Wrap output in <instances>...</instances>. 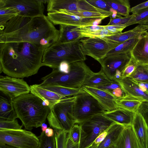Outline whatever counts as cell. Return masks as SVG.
<instances>
[{"label":"cell","mask_w":148,"mask_h":148,"mask_svg":"<svg viewBox=\"0 0 148 148\" xmlns=\"http://www.w3.org/2000/svg\"><path fill=\"white\" fill-rule=\"evenodd\" d=\"M60 34L59 30L45 15L32 18L17 15L0 31V42H26L46 49L58 42Z\"/></svg>","instance_id":"6da1fadb"},{"label":"cell","mask_w":148,"mask_h":148,"mask_svg":"<svg viewBox=\"0 0 148 148\" xmlns=\"http://www.w3.org/2000/svg\"><path fill=\"white\" fill-rule=\"evenodd\" d=\"M45 49L26 42H0V66L9 76L27 77L37 73L42 66Z\"/></svg>","instance_id":"7a4b0ae2"},{"label":"cell","mask_w":148,"mask_h":148,"mask_svg":"<svg viewBox=\"0 0 148 148\" xmlns=\"http://www.w3.org/2000/svg\"><path fill=\"white\" fill-rule=\"evenodd\" d=\"M18 118L27 130L41 127L47 119L50 109L42 99L30 93L24 94L13 99Z\"/></svg>","instance_id":"3957f363"},{"label":"cell","mask_w":148,"mask_h":148,"mask_svg":"<svg viewBox=\"0 0 148 148\" xmlns=\"http://www.w3.org/2000/svg\"><path fill=\"white\" fill-rule=\"evenodd\" d=\"M79 40L65 43L56 42L44 50L42 65L58 69L64 61L69 64L86 59L80 46Z\"/></svg>","instance_id":"277c9868"},{"label":"cell","mask_w":148,"mask_h":148,"mask_svg":"<svg viewBox=\"0 0 148 148\" xmlns=\"http://www.w3.org/2000/svg\"><path fill=\"white\" fill-rule=\"evenodd\" d=\"M93 73L84 61L77 62L70 64V70L68 73L53 69L50 73L41 79V84L79 89Z\"/></svg>","instance_id":"5b68a950"},{"label":"cell","mask_w":148,"mask_h":148,"mask_svg":"<svg viewBox=\"0 0 148 148\" xmlns=\"http://www.w3.org/2000/svg\"><path fill=\"white\" fill-rule=\"evenodd\" d=\"M75 95L65 97L54 104L50 109L47 119L50 127L54 131H63L69 133L76 123L73 115Z\"/></svg>","instance_id":"8992f818"},{"label":"cell","mask_w":148,"mask_h":148,"mask_svg":"<svg viewBox=\"0 0 148 148\" xmlns=\"http://www.w3.org/2000/svg\"><path fill=\"white\" fill-rule=\"evenodd\" d=\"M115 123L103 114H98L78 124L81 128L79 148L88 147L100 134Z\"/></svg>","instance_id":"52a82bcc"},{"label":"cell","mask_w":148,"mask_h":148,"mask_svg":"<svg viewBox=\"0 0 148 148\" xmlns=\"http://www.w3.org/2000/svg\"><path fill=\"white\" fill-rule=\"evenodd\" d=\"M106 111L92 95L85 92L75 95L73 115L76 123L79 124L92 116L103 114Z\"/></svg>","instance_id":"ba28073f"},{"label":"cell","mask_w":148,"mask_h":148,"mask_svg":"<svg viewBox=\"0 0 148 148\" xmlns=\"http://www.w3.org/2000/svg\"><path fill=\"white\" fill-rule=\"evenodd\" d=\"M0 144L17 148H39L38 137L32 132L26 130H0Z\"/></svg>","instance_id":"9c48e42d"},{"label":"cell","mask_w":148,"mask_h":148,"mask_svg":"<svg viewBox=\"0 0 148 148\" xmlns=\"http://www.w3.org/2000/svg\"><path fill=\"white\" fill-rule=\"evenodd\" d=\"M45 0H0V7H11L18 15L32 18L44 15Z\"/></svg>","instance_id":"30bf717a"},{"label":"cell","mask_w":148,"mask_h":148,"mask_svg":"<svg viewBox=\"0 0 148 148\" xmlns=\"http://www.w3.org/2000/svg\"><path fill=\"white\" fill-rule=\"evenodd\" d=\"M79 41L84 54L98 62L105 57L110 50L119 45L102 38H87L80 39Z\"/></svg>","instance_id":"8fae6325"},{"label":"cell","mask_w":148,"mask_h":148,"mask_svg":"<svg viewBox=\"0 0 148 148\" xmlns=\"http://www.w3.org/2000/svg\"><path fill=\"white\" fill-rule=\"evenodd\" d=\"M47 3L48 12H55L60 10L74 11L107 12L93 6L86 0H48Z\"/></svg>","instance_id":"7c38bea8"},{"label":"cell","mask_w":148,"mask_h":148,"mask_svg":"<svg viewBox=\"0 0 148 148\" xmlns=\"http://www.w3.org/2000/svg\"><path fill=\"white\" fill-rule=\"evenodd\" d=\"M131 57L130 52L112 54L106 56L98 62L101 65V69L110 79L112 80L116 73H122Z\"/></svg>","instance_id":"4fadbf2b"},{"label":"cell","mask_w":148,"mask_h":148,"mask_svg":"<svg viewBox=\"0 0 148 148\" xmlns=\"http://www.w3.org/2000/svg\"><path fill=\"white\" fill-rule=\"evenodd\" d=\"M0 90L13 99L22 95L29 93L30 88L22 79L1 75Z\"/></svg>","instance_id":"5bb4252c"},{"label":"cell","mask_w":148,"mask_h":148,"mask_svg":"<svg viewBox=\"0 0 148 148\" xmlns=\"http://www.w3.org/2000/svg\"><path fill=\"white\" fill-rule=\"evenodd\" d=\"M47 17L54 25H66L78 27L93 25L98 18H82L61 11L48 12Z\"/></svg>","instance_id":"9a60e30c"},{"label":"cell","mask_w":148,"mask_h":148,"mask_svg":"<svg viewBox=\"0 0 148 148\" xmlns=\"http://www.w3.org/2000/svg\"><path fill=\"white\" fill-rule=\"evenodd\" d=\"M82 88L94 97L106 111H112L118 108L115 101L116 98L108 92L87 86H83Z\"/></svg>","instance_id":"2e32d148"},{"label":"cell","mask_w":148,"mask_h":148,"mask_svg":"<svg viewBox=\"0 0 148 148\" xmlns=\"http://www.w3.org/2000/svg\"><path fill=\"white\" fill-rule=\"evenodd\" d=\"M114 146V148H143L132 125L125 127Z\"/></svg>","instance_id":"e0dca14e"},{"label":"cell","mask_w":148,"mask_h":148,"mask_svg":"<svg viewBox=\"0 0 148 148\" xmlns=\"http://www.w3.org/2000/svg\"><path fill=\"white\" fill-rule=\"evenodd\" d=\"M148 30V25H138L133 29L120 34L101 38L108 42L119 45L130 39H139L141 35Z\"/></svg>","instance_id":"ac0fdd59"},{"label":"cell","mask_w":148,"mask_h":148,"mask_svg":"<svg viewBox=\"0 0 148 148\" xmlns=\"http://www.w3.org/2000/svg\"><path fill=\"white\" fill-rule=\"evenodd\" d=\"M132 56L138 64L148 65V32L143 34L130 52Z\"/></svg>","instance_id":"d6986e66"},{"label":"cell","mask_w":148,"mask_h":148,"mask_svg":"<svg viewBox=\"0 0 148 148\" xmlns=\"http://www.w3.org/2000/svg\"><path fill=\"white\" fill-rule=\"evenodd\" d=\"M132 125L143 148H148V126L143 117L137 112Z\"/></svg>","instance_id":"ffe728a7"},{"label":"cell","mask_w":148,"mask_h":148,"mask_svg":"<svg viewBox=\"0 0 148 148\" xmlns=\"http://www.w3.org/2000/svg\"><path fill=\"white\" fill-rule=\"evenodd\" d=\"M30 86L31 93L42 99L50 109L54 104L65 97L58 93L42 88L38 84Z\"/></svg>","instance_id":"44dd1931"},{"label":"cell","mask_w":148,"mask_h":148,"mask_svg":"<svg viewBox=\"0 0 148 148\" xmlns=\"http://www.w3.org/2000/svg\"><path fill=\"white\" fill-rule=\"evenodd\" d=\"M135 113L118 108L112 111H106L103 114L114 122L125 126L132 125Z\"/></svg>","instance_id":"7402d4cb"},{"label":"cell","mask_w":148,"mask_h":148,"mask_svg":"<svg viewBox=\"0 0 148 148\" xmlns=\"http://www.w3.org/2000/svg\"><path fill=\"white\" fill-rule=\"evenodd\" d=\"M117 81L126 94L140 98L144 101L148 102V93L141 90L139 86L130 78L121 77Z\"/></svg>","instance_id":"603a6c76"},{"label":"cell","mask_w":148,"mask_h":148,"mask_svg":"<svg viewBox=\"0 0 148 148\" xmlns=\"http://www.w3.org/2000/svg\"><path fill=\"white\" fill-rule=\"evenodd\" d=\"M13 99L0 91V119L12 120L18 118L13 106Z\"/></svg>","instance_id":"cb8c5ba5"},{"label":"cell","mask_w":148,"mask_h":148,"mask_svg":"<svg viewBox=\"0 0 148 148\" xmlns=\"http://www.w3.org/2000/svg\"><path fill=\"white\" fill-rule=\"evenodd\" d=\"M59 38L56 42L65 43L79 40L82 38L79 27L60 25Z\"/></svg>","instance_id":"d4e9b609"},{"label":"cell","mask_w":148,"mask_h":148,"mask_svg":"<svg viewBox=\"0 0 148 148\" xmlns=\"http://www.w3.org/2000/svg\"><path fill=\"white\" fill-rule=\"evenodd\" d=\"M125 127L116 123L112 125L108 128L107 135L97 148H108L114 145Z\"/></svg>","instance_id":"484cf974"},{"label":"cell","mask_w":148,"mask_h":148,"mask_svg":"<svg viewBox=\"0 0 148 148\" xmlns=\"http://www.w3.org/2000/svg\"><path fill=\"white\" fill-rule=\"evenodd\" d=\"M115 101L118 108H123L136 113L144 101L142 99L128 94L123 97L116 99Z\"/></svg>","instance_id":"4316f807"},{"label":"cell","mask_w":148,"mask_h":148,"mask_svg":"<svg viewBox=\"0 0 148 148\" xmlns=\"http://www.w3.org/2000/svg\"><path fill=\"white\" fill-rule=\"evenodd\" d=\"M42 88L60 95L65 97L75 96L85 91L81 88L79 89L72 88L54 85L38 84Z\"/></svg>","instance_id":"83f0119b"},{"label":"cell","mask_w":148,"mask_h":148,"mask_svg":"<svg viewBox=\"0 0 148 148\" xmlns=\"http://www.w3.org/2000/svg\"><path fill=\"white\" fill-rule=\"evenodd\" d=\"M112 81L101 69L98 72L94 73L86 81L83 86L94 87L110 83Z\"/></svg>","instance_id":"f1b7e54d"},{"label":"cell","mask_w":148,"mask_h":148,"mask_svg":"<svg viewBox=\"0 0 148 148\" xmlns=\"http://www.w3.org/2000/svg\"><path fill=\"white\" fill-rule=\"evenodd\" d=\"M106 2L118 14L125 16L130 15L131 8L129 0H105Z\"/></svg>","instance_id":"f546056e"},{"label":"cell","mask_w":148,"mask_h":148,"mask_svg":"<svg viewBox=\"0 0 148 148\" xmlns=\"http://www.w3.org/2000/svg\"><path fill=\"white\" fill-rule=\"evenodd\" d=\"M59 11L82 18H96L102 19L110 16L112 14V12H100L88 11H74L66 10H60L58 11Z\"/></svg>","instance_id":"4dcf8cb0"},{"label":"cell","mask_w":148,"mask_h":148,"mask_svg":"<svg viewBox=\"0 0 148 148\" xmlns=\"http://www.w3.org/2000/svg\"><path fill=\"white\" fill-rule=\"evenodd\" d=\"M139 39L134 38L125 41L110 50L106 56L118 54L126 53L132 50Z\"/></svg>","instance_id":"1f68e13d"},{"label":"cell","mask_w":148,"mask_h":148,"mask_svg":"<svg viewBox=\"0 0 148 148\" xmlns=\"http://www.w3.org/2000/svg\"><path fill=\"white\" fill-rule=\"evenodd\" d=\"M18 14V12L13 8L0 7V31L4 29L9 21Z\"/></svg>","instance_id":"d6a6232c"},{"label":"cell","mask_w":148,"mask_h":148,"mask_svg":"<svg viewBox=\"0 0 148 148\" xmlns=\"http://www.w3.org/2000/svg\"><path fill=\"white\" fill-rule=\"evenodd\" d=\"M133 14V16L125 25L127 27L136 24L146 25L148 23V8L140 10Z\"/></svg>","instance_id":"836d02e7"},{"label":"cell","mask_w":148,"mask_h":148,"mask_svg":"<svg viewBox=\"0 0 148 148\" xmlns=\"http://www.w3.org/2000/svg\"><path fill=\"white\" fill-rule=\"evenodd\" d=\"M136 81L148 82V65H138L136 69L128 77Z\"/></svg>","instance_id":"e575fe53"},{"label":"cell","mask_w":148,"mask_h":148,"mask_svg":"<svg viewBox=\"0 0 148 148\" xmlns=\"http://www.w3.org/2000/svg\"><path fill=\"white\" fill-rule=\"evenodd\" d=\"M38 137L40 141L39 148H57L55 134L49 137L46 136L45 132H42Z\"/></svg>","instance_id":"d590c367"},{"label":"cell","mask_w":148,"mask_h":148,"mask_svg":"<svg viewBox=\"0 0 148 148\" xmlns=\"http://www.w3.org/2000/svg\"><path fill=\"white\" fill-rule=\"evenodd\" d=\"M23 125H20L16 119L10 120L0 119V130L21 129Z\"/></svg>","instance_id":"8d00e7d4"},{"label":"cell","mask_w":148,"mask_h":148,"mask_svg":"<svg viewBox=\"0 0 148 148\" xmlns=\"http://www.w3.org/2000/svg\"><path fill=\"white\" fill-rule=\"evenodd\" d=\"M81 134V128L78 124H74L68 133V136L75 144L79 145Z\"/></svg>","instance_id":"74e56055"},{"label":"cell","mask_w":148,"mask_h":148,"mask_svg":"<svg viewBox=\"0 0 148 148\" xmlns=\"http://www.w3.org/2000/svg\"><path fill=\"white\" fill-rule=\"evenodd\" d=\"M57 148H66L68 133L63 131H54Z\"/></svg>","instance_id":"f35d334b"},{"label":"cell","mask_w":148,"mask_h":148,"mask_svg":"<svg viewBox=\"0 0 148 148\" xmlns=\"http://www.w3.org/2000/svg\"><path fill=\"white\" fill-rule=\"evenodd\" d=\"M137 62L132 57L121 73V77H128L135 70L138 65Z\"/></svg>","instance_id":"ab89813d"},{"label":"cell","mask_w":148,"mask_h":148,"mask_svg":"<svg viewBox=\"0 0 148 148\" xmlns=\"http://www.w3.org/2000/svg\"><path fill=\"white\" fill-rule=\"evenodd\" d=\"M114 35H115L114 34L106 29L103 28L97 31L84 34L82 35L81 37L82 38L84 37L101 38Z\"/></svg>","instance_id":"60d3db41"},{"label":"cell","mask_w":148,"mask_h":148,"mask_svg":"<svg viewBox=\"0 0 148 148\" xmlns=\"http://www.w3.org/2000/svg\"><path fill=\"white\" fill-rule=\"evenodd\" d=\"M87 1L90 4L96 8L106 11L112 12L114 10L104 0H88Z\"/></svg>","instance_id":"b9f144b4"},{"label":"cell","mask_w":148,"mask_h":148,"mask_svg":"<svg viewBox=\"0 0 148 148\" xmlns=\"http://www.w3.org/2000/svg\"><path fill=\"white\" fill-rule=\"evenodd\" d=\"M81 37L82 35L103 29V25H92L79 27ZM82 38V37H81Z\"/></svg>","instance_id":"7bdbcfd3"},{"label":"cell","mask_w":148,"mask_h":148,"mask_svg":"<svg viewBox=\"0 0 148 148\" xmlns=\"http://www.w3.org/2000/svg\"><path fill=\"white\" fill-rule=\"evenodd\" d=\"M133 15L132 14L129 16L122 17V16L114 19L110 18V22L108 25H125L130 19Z\"/></svg>","instance_id":"ee69618b"},{"label":"cell","mask_w":148,"mask_h":148,"mask_svg":"<svg viewBox=\"0 0 148 148\" xmlns=\"http://www.w3.org/2000/svg\"><path fill=\"white\" fill-rule=\"evenodd\" d=\"M94 88L102 90L110 91L122 87L118 82L114 80H112V82L110 83L97 86Z\"/></svg>","instance_id":"f6af8a7d"},{"label":"cell","mask_w":148,"mask_h":148,"mask_svg":"<svg viewBox=\"0 0 148 148\" xmlns=\"http://www.w3.org/2000/svg\"><path fill=\"white\" fill-rule=\"evenodd\" d=\"M137 112L142 116L148 126V102L143 101Z\"/></svg>","instance_id":"bcb514c9"},{"label":"cell","mask_w":148,"mask_h":148,"mask_svg":"<svg viewBox=\"0 0 148 148\" xmlns=\"http://www.w3.org/2000/svg\"><path fill=\"white\" fill-rule=\"evenodd\" d=\"M104 28L106 29L115 35L122 33L123 30L127 27L125 25H103Z\"/></svg>","instance_id":"7dc6e473"},{"label":"cell","mask_w":148,"mask_h":148,"mask_svg":"<svg viewBox=\"0 0 148 148\" xmlns=\"http://www.w3.org/2000/svg\"><path fill=\"white\" fill-rule=\"evenodd\" d=\"M108 128L100 134L88 148H97L107 135Z\"/></svg>","instance_id":"c3c4849f"},{"label":"cell","mask_w":148,"mask_h":148,"mask_svg":"<svg viewBox=\"0 0 148 148\" xmlns=\"http://www.w3.org/2000/svg\"><path fill=\"white\" fill-rule=\"evenodd\" d=\"M107 91L111 93L116 99L123 97L125 96L127 94L124 92L122 88H116L111 91Z\"/></svg>","instance_id":"681fc988"},{"label":"cell","mask_w":148,"mask_h":148,"mask_svg":"<svg viewBox=\"0 0 148 148\" xmlns=\"http://www.w3.org/2000/svg\"><path fill=\"white\" fill-rule=\"evenodd\" d=\"M148 8V1L140 3L131 8L130 12L132 14L136 13L142 9Z\"/></svg>","instance_id":"f907efd6"},{"label":"cell","mask_w":148,"mask_h":148,"mask_svg":"<svg viewBox=\"0 0 148 148\" xmlns=\"http://www.w3.org/2000/svg\"><path fill=\"white\" fill-rule=\"evenodd\" d=\"M58 69L61 72L68 73L70 70V64L66 62H62L60 63Z\"/></svg>","instance_id":"816d5d0a"},{"label":"cell","mask_w":148,"mask_h":148,"mask_svg":"<svg viewBox=\"0 0 148 148\" xmlns=\"http://www.w3.org/2000/svg\"><path fill=\"white\" fill-rule=\"evenodd\" d=\"M133 80L139 86L141 90L148 93V82H142Z\"/></svg>","instance_id":"f5cc1de1"},{"label":"cell","mask_w":148,"mask_h":148,"mask_svg":"<svg viewBox=\"0 0 148 148\" xmlns=\"http://www.w3.org/2000/svg\"><path fill=\"white\" fill-rule=\"evenodd\" d=\"M79 145L74 144L67 136L66 148H79Z\"/></svg>","instance_id":"db71d44e"},{"label":"cell","mask_w":148,"mask_h":148,"mask_svg":"<svg viewBox=\"0 0 148 148\" xmlns=\"http://www.w3.org/2000/svg\"><path fill=\"white\" fill-rule=\"evenodd\" d=\"M45 133L46 136L49 137H52L54 135V130L51 127L47 128Z\"/></svg>","instance_id":"11a10c76"},{"label":"cell","mask_w":148,"mask_h":148,"mask_svg":"<svg viewBox=\"0 0 148 148\" xmlns=\"http://www.w3.org/2000/svg\"><path fill=\"white\" fill-rule=\"evenodd\" d=\"M0 148H17L6 144H0Z\"/></svg>","instance_id":"9f6ffc18"},{"label":"cell","mask_w":148,"mask_h":148,"mask_svg":"<svg viewBox=\"0 0 148 148\" xmlns=\"http://www.w3.org/2000/svg\"><path fill=\"white\" fill-rule=\"evenodd\" d=\"M103 20L101 18L97 19L94 22L93 25H99L101 22V21Z\"/></svg>","instance_id":"6f0895ef"},{"label":"cell","mask_w":148,"mask_h":148,"mask_svg":"<svg viewBox=\"0 0 148 148\" xmlns=\"http://www.w3.org/2000/svg\"><path fill=\"white\" fill-rule=\"evenodd\" d=\"M41 127L42 132H45V130L47 128V125L45 123H44L42 124Z\"/></svg>","instance_id":"680465c9"},{"label":"cell","mask_w":148,"mask_h":148,"mask_svg":"<svg viewBox=\"0 0 148 148\" xmlns=\"http://www.w3.org/2000/svg\"><path fill=\"white\" fill-rule=\"evenodd\" d=\"M108 148H114V146L112 145V146H111L110 147H109Z\"/></svg>","instance_id":"91938a15"}]
</instances>
